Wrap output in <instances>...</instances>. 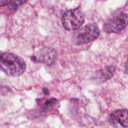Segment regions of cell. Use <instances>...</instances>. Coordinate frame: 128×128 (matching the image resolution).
<instances>
[{"label": "cell", "mask_w": 128, "mask_h": 128, "mask_svg": "<svg viewBox=\"0 0 128 128\" xmlns=\"http://www.w3.org/2000/svg\"><path fill=\"white\" fill-rule=\"evenodd\" d=\"M125 71H126V73H128V57L127 61L126 62V66H125Z\"/></svg>", "instance_id": "obj_11"}, {"label": "cell", "mask_w": 128, "mask_h": 128, "mask_svg": "<svg viewBox=\"0 0 128 128\" xmlns=\"http://www.w3.org/2000/svg\"><path fill=\"white\" fill-rule=\"evenodd\" d=\"M26 68V62L20 56L11 52L0 53V70L8 76H21Z\"/></svg>", "instance_id": "obj_1"}, {"label": "cell", "mask_w": 128, "mask_h": 128, "mask_svg": "<svg viewBox=\"0 0 128 128\" xmlns=\"http://www.w3.org/2000/svg\"><path fill=\"white\" fill-rule=\"evenodd\" d=\"M58 52L51 48H44L34 54L31 60L34 62H42L48 66H51L56 61Z\"/></svg>", "instance_id": "obj_5"}, {"label": "cell", "mask_w": 128, "mask_h": 128, "mask_svg": "<svg viewBox=\"0 0 128 128\" xmlns=\"http://www.w3.org/2000/svg\"><path fill=\"white\" fill-rule=\"evenodd\" d=\"M24 2L25 1H11V2H10V3H11L10 5H11V9H12V10H15V9L17 8L21 4L24 3Z\"/></svg>", "instance_id": "obj_8"}, {"label": "cell", "mask_w": 128, "mask_h": 128, "mask_svg": "<svg viewBox=\"0 0 128 128\" xmlns=\"http://www.w3.org/2000/svg\"><path fill=\"white\" fill-rule=\"evenodd\" d=\"M114 68L113 66H109L104 70H102L100 72V76L101 77V80L103 81H106L108 79H110L113 76L114 72Z\"/></svg>", "instance_id": "obj_7"}, {"label": "cell", "mask_w": 128, "mask_h": 128, "mask_svg": "<svg viewBox=\"0 0 128 128\" xmlns=\"http://www.w3.org/2000/svg\"><path fill=\"white\" fill-rule=\"evenodd\" d=\"M63 27L68 31L78 30L84 22V16L80 8L68 10L62 16Z\"/></svg>", "instance_id": "obj_3"}, {"label": "cell", "mask_w": 128, "mask_h": 128, "mask_svg": "<svg viewBox=\"0 0 128 128\" xmlns=\"http://www.w3.org/2000/svg\"><path fill=\"white\" fill-rule=\"evenodd\" d=\"M11 1H0V6H4L10 3Z\"/></svg>", "instance_id": "obj_9"}, {"label": "cell", "mask_w": 128, "mask_h": 128, "mask_svg": "<svg viewBox=\"0 0 128 128\" xmlns=\"http://www.w3.org/2000/svg\"><path fill=\"white\" fill-rule=\"evenodd\" d=\"M110 122L116 128H128V111L120 110L113 112L110 116Z\"/></svg>", "instance_id": "obj_6"}, {"label": "cell", "mask_w": 128, "mask_h": 128, "mask_svg": "<svg viewBox=\"0 0 128 128\" xmlns=\"http://www.w3.org/2000/svg\"><path fill=\"white\" fill-rule=\"evenodd\" d=\"M43 92L46 95H48L49 94H50V91H49L48 89L46 88H44L43 89Z\"/></svg>", "instance_id": "obj_10"}, {"label": "cell", "mask_w": 128, "mask_h": 128, "mask_svg": "<svg viewBox=\"0 0 128 128\" xmlns=\"http://www.w3.org/2000/svg\"><path fill=\"white\" fill-rule=\"evenodd\" d=\"M128 25V15L121 12L109 19L103 26L104 31L108 33H120Z\"/></svg>", "instance_id": "obj_4"}, {"label": "cell", "mask_w": 128, "mask_h": 128, "mask_svg": "<svg viewBox=\"0 0 128 128\" xmlns=\"http://www.w3.org/2000/svg\"><path fill=\"white\" fill-rule=\"evenodd\" d=\"M100 33V30L97 25L95 24H88L74 32L72 42L76 45L85 44L97 39Z\"/></svg>", "instance_id": "obj_2"}]
</instances>
